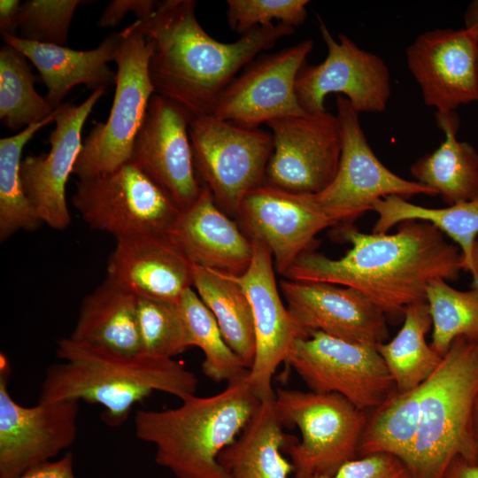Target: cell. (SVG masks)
<instances>
[{
  "label": "cell",
  "instance_id": "6da1fadb",
  "mask_svg": "<svg viewBox=\"0 0 478 478\" xmlns=\"http://www.w3.org/2000/svg\"><path fill=\"white\" fill-rule=\"evenodd\" d=\"M334 237L351 244L340 258L311 250L302 253L284 274L288 280L327 282L357 289L388 320L404 319L406 307L426 301L428 284L453 281L462 270L458 246L434 225L405 220L395 234L360 232L353 225L334 229Z\"/></svg>",
  "mask_w": 478,
  "mask_h": 478
},
{
  "label": "cell",
  "instance_id": "7a4b0ae2",
  "mask_svg": "<svg viewBox=\"0 0 478 478\" xmlns=\"http://www.w3.org/2000/svg\"><path fill=\"white\" fill-rule=\"evenodd\" d=\"M196 6L194 0L160 1L152 15L136 19L153 44L149 73L155 94L192 117L212 114L241 68L295 33L294 27L277 23L257 27L234 42H221L201 27Z\"/></svg>",
  "mask_w": 478,
  "mask_h": 478
},
{
  "label": "cell",
  "instance_id": "3957f363",
  "mask_svg": "<svg viewBox=\"0 0 478 478\" xmlns=\"http://www.w3.org/2000/svg\"><path fill=\"white\" fill-rule=\"evenodd\" d=\"M57 356L62 362L47 368L38 402L97 404L112 427L121 425L133 406L153 391L184 400L197 389L196 374L173 358L124 353L70 337L58 342Z\"/></svg>",
  "mask_w": 478,
  "mask_h": 478
},
{
  "label": "cell",
  "instance_id": "277c9868",
  "mask_svg": "<svg viewBox=\"0 0 478 478\" xmlns=\"http://www.w3.org/2000/svg\"><path fill=\"white\" fill-rule=\"evenodd\" d=\"M260 403L248 369L215 395L191 396L176 408L137 411L135 432L155 446L156 463L177 478H229L218 457L239 436Z\"/></svg>",
  "mask_w": 478,
  "mask_h": 478
},
{
  "label": "cell",
  "instance_id": "5b68a950",
  "mask_svg": "<svg viewBox=\"0 0 478 478\" xmlns=\"http://www.w3.org/2000/svg\"><path fill=\"white\" fill-rule=\"evenodd\" d=\"M478 393V339L459 337L420 385L419 425L405 460L413 478H441L460 455L477 462L471 419Z\"/></svg>",
  "mask_w": 478,
  "mask_h": 478
},
{
  "label": "cell",
  "instance_id": "8992f818",
  "mask_svg": "<svg viewBox=\"0 0 478 478\" xmlns=\"http://www.w3.org/2000/svg\"><path fill=\"white\" fill-rule=\"evenodd\" d=\"M274 405L282 426L298 428L301 439L287 435V453L295 478L335 474L358 457L366 412L337 393L276 389Z\"/></svg>",
  "mask_w": 478,
  "mask_h": 478
},
{
  "label": "cell",
  "instance_id": "52a82bcc",
  "mask_svg": "<svg viewBox=\"0 0 478 478\" xmlns=\"http://www.w3.org/2000/svg\"><path fill=\"white\" fill-rule=\"evenodd\" d=\"M115 93L108 119L95 122L73 173L80 180L112 173L128 163L135 137L155 94L149 73L153 44L136 20L120 32Z\"/></svg>",
  "mask_w": 478,
  "mask_h": 478
},
{
  "label": "cell",
  "instance_id": "ba28073f",
  "mask_svg": "<svg viewBox=\"0 0 478 478\" xmlns=\"http://www.w3.org/2000/svg\"><path fill=\"white\" fill-rule=\"evenodd\" d=\"M189 135L200 183L224 212L237 217L245 196L265 184L272 134L206 114L191 118Z\"/></svg>",
  "mask_w": 478,
  "mask_h": 478
},
{
  "label": "cell",
  "instance_id": "9c48e42d",
  "mask_svg": "<svg viewBox=\"0 0 478 478\" xmlns=\"http://www.w3.org/2000/svg\"><path fill=\"white\" fill-rule=\"evenodd\" d=\"M342 149L337 172L313 197L332 227H349L373 204L389 196L407 199L415 195L437 196L431 189L404 179L386 167L371 149L358 112L343 96L335 98Z\"/></svg>",
  "mask_w": 478,
  "mask_h": 478
},
{
  "label": "cell",
  "instance_id": "30bf717a",
  "mask_svg": "<svg viewBox=\"0 0 478 478\" xmlns=\"http://www.w3.org/2000/svg\"><path fill=\"white\" fill-rule=\"evenodd\" d=\"M285 362L312 391L340 394L364 411L374 410L397 391L375 346L347 342L320 331L295 338Z\"/></svg>",
  "mask_w": 478,
  "mask_h": 478
},
{
  "label": "cell",
  "instance_id": "8fae6325",
  "mask_svg": "<svg viewBox=\"0 0 478 478\" xmlns=\"http://www.w3.org/2000/svg\"><path fill=\"white\" fill-rule=\"evenodd\" d=\"M72 203L89 227L116 240L166 234L180 212L130 161L112 173L80 180Z\"/></svg>",
  "mask_w": 478,
  "mask_h": 478
},
{
  "label": "cell",
  "instance_id": "7c38bea8",
  "mask_svg": "<svg viewBox=\"0 0 478 478\" xmlns=\"http://www.w3.org/2000/svg\"><path fill=\"white\" fill-rule=\"evenodd\" d=\"M320 31L328 48L326 58L318 65L300 68L295 92L305 113L326 112L329 93L345 96L359 112H382L391 95L390 73L378 55L359 48L343 34L337 42L320 17Z\"/></svg>",
  "mask_w": 478,
  "mask_h": 478
},
{
  "label": "cell",
  "instance_id": "4fadbf2b",
  "mask_svg": "<svg viewBox=\"0 0 478 478\" xmlns=\"http://www.w3.org/2000/svg\"><path fill=\"white\" fill-rule=\"evenodd\" d=\"M11 367L0 355V478H19L69 448L77 436L78 400L27 407L8 391Z\"/></svg>",
  "mask_w": 478,
  "mask_h": 478
},
{
  "label": "cell",
  "instance_id": "5bb4252c",
  "mask_svg": "<svg viewBox=\"0 0 478 478\" xmlns=\"http://www.w3.org/2000/svg\"><path fill=\"white\" fill-rule=\"evenodd\" d=\"M274 149L265 184L296 194H317L333 181L342 142L336 117L328 112L274 120Z\"/></svg>",
  "mask_w": 478,
  "mask_h": 478
},
{
  "label": "cell",
  "instance_id": "9a60e30c",
  "mask_svg": "<svg viewBox=\"0 0 478 478\" xmlns=\"http://www.w3.org/2000/svg\"><path fill=\"white\" fill-rule=\"evenodd\" d=\"M313 47L310 39L273 54H260L224 89L212 115L256 129L274 120L305 114L295 81Z\"/></svg>",
  "mask_w": 478,
  "mask_h": 478
},
{
  "label": "cell",
  "instance_id": "2e32d148",
  "mask_svg": "<svg viewBox=\"0 0 478 478\" xmlns=\"http://www.w3.org/2000/svg\"><path fill=\"white\" fill-rule=\"evenodd\" d=\"M181 105L154 94L135 137L130 162L156 183L179 211L198 197L202 184L194 166L189 125Z\"/></svg>",
  "mask_w": 478,
  "mask_h": 478
},
{
  "label": "cell",
  "instance_id": "e0dca14e",
  "mask_svg": "<svg viewBox=\"0 0 478 478\" xmlns=\"http://www.w3.org/2000/svg\"><path fill=\"white\" fill-rule=\"evenodd\" d=\"M280 288L296 338L312 331L377 346L389 336L388 319L355 289L327 282L283 280Z\"/></svg>",
  "mask_w": 478,
  "mask_h": 478
},
{
  "label": "cell",
  "instance_id": "ac0fdd59",
  "mask_svg": "<svg viewBox=\"0 0 478 478\" xmlns=\"http://www.w3.org/2000/svg\"><path fill=\"white\" fill-rule=\"evenodd\" d=\"M425 104L439 112L478 102V38L473 29L426 31L406 49Z\"/></svg>",
  "mask_w": 478,
  "mask_h": 478
},
{
  "label": "cell",
  "instance_id": "d6986e66",
  "mask_svg": "<svg viewBox=\"0 0 478 478\" xmlns=\"http://www.w3.org/2000/svg\"><path fill=\"white\" fill-rule=\"evenodd\" d=\"M104 94L105 89H98L79 105L62 104L58 107L55 127L47 141L50 151L27 156L21 161L24 192L42 222L53 229L65 230L71 223L66 186L82 146V127Z\"/></svg>",
  "mask_w": 478,
  "mask_h": 478
},
{
  "label": "cell",
  "instance_id": "ffe728a7",
  "mask_svg": "<svg viewBox=\"0 0 478 478\" xmlns=\"http://www.w3.org/2000/svg\"><path fill=\"white\" fill-rule=\"evenodd\" d=\"M237 217L244 234L270 250L281 275L311 249L318 233L332 227L313 194L291 193L266 184L245 196Z\"/></svg>",
  "mask_w": 478,
  "mask_h": 478
},
{
  "label": "cell",
  "instance_id": "44dd1931",
  "mask_svg": "<svg viewBox=\"0 0 478 478\" xmlns=\"http://www.w3.org/2000/svg\"><path fill=\"white\" fill-rule=\"evenodd\" d=\"M251 242V264L237 279L249 299L254 321L256 355L250 382L258 399L265 402L274 399L273 377L286 361L296 335L276 284L272 253L263 243Z\"/></svg>",
  "mask_w": 478,
  "mask_h": 478
},
{
  "label": "cell",
  "instance_id": "7402d4cb",
  "mask_svg": "<svg viewBox=\"0 0 478 478\" xmlns=\"http://www.w3.org/2000/svg\"><path fill=\"white\" fill-rule=\"evenodd\" d=\"M193 272L166 234H146L116 240L106 279L137 297L179 303L193 287Z\"/></svg>",
  "mask_w": 478,
  "mask_h": 478
},
{
  "label": "cell",
  "instance_id": "603a6c76",
  "mask_svg": "<svg viewBox=\"0 0 478 478\" xmlns=\"http://www.w3.org/2000/svg\"><path fill=\"white\" fill-rule=\"evenodd\" d=\"M166 235L194 266L241 276L252 258L250 238L205 185L197 200L179 212Z\"/></svg>",
  "mask_w": 478,
  "mask_h": 478
},
{
  "label": "cell",
  "instance_id": "cb8c5ba5",
  "mask_svg": "<svg viewBox=\"0 0 478 478\" xmlns=\"http://www.w3.org/2000/svg\"><path fill=\"white\" fill-rule=\"evenodd\" d=\"M2 38L36 67L47 88L44 97L53 111L76 85L84 84L95 91L106 89L116 82V73L108 63L115 61L118 56L120 32L109 35L96 48L89 50L30 42L8 35H3Z\"/></svg>",
  "mask_w": 478,
  "mask_h": 478
},
{
  "label": "cell",
  "instance_id": "d4e9b609",
  "mask_svg": "<svg viewBox=\"0 0 478 478\" xmlns=\"http://www.w3.org/2000/svg\"><path fill=\"white\" fill-rule=\"evenodd\" d=\"M435 116L444 140L416 160L410 172L415 181L433 189L448 205L470 201L478 196V152L458 140L459 119L455 112H436Z\"/></svg>",
  "mask_w": 478,
  "mask_h": 478
},
{
  "label": "cell",
  "instance_id": "484cf974",
  "mask_svg": "<svg viewBox=\"0 0 478 478\" xmlns=\"http://www.w3.org/2000/svg\"><path fill=\"white\" fill-rule=\"evenodd\" d=\"M138 297L105 281L81 302L70 338L124 353L141 352Z\"/></svg>",
  "mask_w": 478,
  "mask_h": 478
},
{
  "label": "cell",
  "instance_id": "4316f807",
  "mask_svg": "<svg viewBox=\"0 0 478 478\" xmlns=\"http://www.w3.org/2000/svg\"><path fill=\"white\" fill-rule=\"evenodd\" d=\"M274 400L261 402L235 441L218 461L229 478H289L291 462L283 455L286 434Z\"/></svg>",
  "mask_w": 478,
  "mask_h": 478
},
{
  "label": "cell",
  "instance_id": "83f0119b",
  "mask_svg": "<svg viewBox=\"0 0 478 478\" xmlns=\"http://www.w3.org/2000/svg\"><path fill=\"white\" fill-rule=\"evenodd\" d=\"M193 287L216 319L227 345L251 369L256 355L254 321L237 276L194 266Z\"/></svg>",
  "mask_w": 478,
  "mask_h": 478
},
{
  "label": "cell",
  "instance_id": "f1b7e54d",
  "mask_svg": "<svg viewBox=\"0 0 478 478\" xmlns=\"http://www.w3.org/2000/svg\"><path fill=\"white\" fill-rule=\"evenodd\" d=\"M403 320L402 328L392 340L376 346L398 393L410 391L423 383L443 357L426 341V335L432 328L427 301L408 305Z\"/></svg>",
  "mask_w": 478,
  "mask_h": 478
},
{
  "label": "cell",
  "instance_id": "f546056e",
  "mask_svg": "<svg viewBox=\"0 0 478 478\" xmlns=\"http://www.w3.org/2000/svg\"><path fill=\"white\" fill-rule=\"evenodd\" d=\"M372 211L378 214L373 233H386L405 220H422L434 225L452 239L460 250L462 270L473 272V251L478 235V196L467 202L444 208H428L397 196L377 200Z\"/></svg>",
  "mask_w": 478,
  "mask_h": 478
},
{
  "label": "cell",
  "instance_id": "4dcf8cb0",
  "mask_svg": "<svg viewBox=\"0 0 478 478\" xmlns=\"http://www.w3.org/2000/svg\"><path fill=\"white\" fill-rule=\"evenodd\" d=\"M57 109L43 120L0 139V240L20 230L35 231L42 224L27 199L20 177L23 148L43 127L54 122Z\"/></svg>",
  "mask_w": 478,
  "mask_h": 478
},
{
  "label": "cell",
  "instance_id": "1f68e13d",
  "mask_svg": "<svg viewBox=\"0 0 478 478\" xmlns=\"http://www.w3.org/2000/svg\"><path fill=\"white\" fill-rule=\"evenodd\" d=\"M420 385L405 393L396 391L374 409L367 419L358 458L385 452L405 462L419 425Z\"/></svg>",
  "mask_w": 478,
  "mask_h": 478
},
{
  "label": "cell",
  "instance_id": "d6a6232c",
  "mask_svg": "<svg viewBox=\"0 0 478 478\" xmlns=\"http://www.w3.org/2000/svg\"><path fill=\"white\" fill-rule=\"evenodd\" d=\"M41 78L32 73L27 58L15 48L0 50V120L4 127L19 130L40 122L53 112L35 89Z\"/></svg>",
  "mask_w": 478,
  "mask_h": 478
},
{
  "label": "cell",
  "instance_id": "836d02e7",
  "mask_svg": "<svg viewBox=\"0 0 478 478\" xmlns=\"http://www.w3.org/2000/svg\"><path fill=\"white\" fill-rule=\"evenodd\" d=\"M179 306L188 328L191 346L204 354V374L215 382H227L248 370L226 343L212 312L192 288L182 294Z\"/></svg>",
  "mask_w": 478,
  "mask_h": 478
},
{
  "label": "cell",
  "instance_id": "e575fe53",
  "mask_svg": "<svg viewBox=\"0 0 478 478\" xmlns=\"http://www.w3.org/2000/svg\"><path fill=\"white\" fill-rule=\"evenodd\" d=\"M426 301L432 319L430 345L441 356L459 337L478 339V288L458 290L436 279L427 288Z\"/></svg>",
  "mask_w": 478,
  "mask_h": 478
},
{
  "label": "cell",
  "instance_id": "d590c367",
  "mask_svg": "<svg viewBox=\"0 0 478 478\" xmlns=\"http://www.w3.org/2000/svg\"><path fill=\"white\" fill-rule=\"evenodd\" d=\"M141 352L173 358L191 347L179 303L138 297Z\"/></svg>",
  "mask_w": 478,
  "mask_h": 478
},
{
  "label": "cell",
  "instance_id": "8d00e7d4",
  "mask_svg": "<svg viewBox=\"0 0 478 478\" xmlns=\"http://www.w3.org/2000/svg\"><path fill=\"white\" fill-rule=\"evenodd\" d=\"M90 1L27 0L18 15V37L30 42L66 46L77 7Z\"/></svg>",
  "mask_w": 478,
  "mask_h": 478
},
{
  "label": "cell",
  "instance_id": "74e56055",
  "mask_svg": "<svg viewBox=\"0 0 478 478\" xmlns=\"http://www.w3.org/2000/svg\"><path fill=\"white\" fill-rule=\"evenodd\" d=\"M308 0H227V17L231 29L241 35L273 20L289 27L301 26L306 19Z\"/></svg>",
  "mask_w": 478,
  "mask_h": 478
},
{
  "label": "cell",
  "instance_id": "f35d334b",
  "mask_svg": "<svg viewBox=\"0 0 478 478\" xmlns=\"http://www.w3.org/2000/svg\"><path fill=\"white\" fill-rule=\"evenodd\" d=\"M312 478H413L405 463L397 456L380 452L359 457L343 465L330 476Z\"/></svg>",
  "mask_w": 478,
  "mask_h": 478
},
{
  "label": "cell",
  "instance_id": "ab89813d",
  "mask_svg": "<svg viewBox=\"0 0 478 478\" xmlns=\"http://www.w3.org/2000/svg\"><path fill=\"white\" fill-rule=\"evenodd\" d=\"M160 1L155 0H113L109 3L97 22L101 28H113L127 13L133 12L137 19H145L154 13Z\"/></svg>",
  "mask_w": 478,
  "mask_h": 478
},
{
  "label": "cell",
  "instance_id": "60d3db41",
  "mask_svg": "<svg viewBox=\"0 0 478 478\" xmlns=\"http://www.w3.org/2000/svg\"><path fill=\"white\" fill-rule=\"evenodd\" d=\"M19 478H76L73 466V454L68 451L60 459L42 463Z\"/></svg>",
  "mask_w": 478,
  "mask_h": 478
},
{
  "label": "cell",
  "instance_id": "b9f144b4",
  "mask_svg": "<svg viewBox=\"0 0 478 478\" xmlns=\"http://www.w3.org/2000/svg\"><path fill=\"white\" fill-rule=\"evenodd\" d=\"M19 0L0 1L1 35L18 36V15L20 7Z\"/></svg>",
  "mask_w": 478,
  "mask_h": 478
},
{
  "label": "cell",
  "instance_id": "7bdbcfd3",
  "mask_svg": "<svg viewBox=\"0 0 478 478\" xmlns=\"http://www.w3.org/2000/svg\"><path fill=\"white\" fill-rule=\"evenodd\" d=\"M441 478H478V463L455 456L447 465Z\"/></svg>",
  "mask_w": 478,
  "mask_h": 478
},
{
  "label": "cell",
  "instance_id": "ee69618b",
  "mask_svg": "<svg viewBox=\"0 0 478 478\" xmlns=\"http://www.w3.org/2000/svg\"><path fill=\"white\" fill-rule=\"evenodd\" d=\"M465 27L471 28L478 38V0L472 1L464 15Z\"/></svg>",
  "mask_w": 478,
  "mask_h": 478
},
{
  "label": "cell",
  "instance_id": "f6af8a7d",
  "mask_svg": "<svg viewBox=\"0 0 478 478\" xmlns=\"http://www.w3.org/2000/svg\"><path fill=\"white\" fill-rule=\"evenodd\" d=\"M471 428L473 438L477 450V463H478V393L475 397L471 419Z\"/></svg>",
  "mask_w": 478,
  "mask_h": 478
},
{
  "label": "cell",
  "instance_id": "bcb514c9",
  "mask_svg": "<svg viewBox=\"0 0 478 478\" xmlns=\"http://www.w3.org/2000/svg\"><path fill=\"white\" fill-rule=\"evenodd\" d=\"M473 284L472 287L478 288V240L474 243L473 251Z\"/></svg>",
  "mask_w": 478,
  "mask_h": 478
}]
</instances>
